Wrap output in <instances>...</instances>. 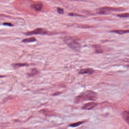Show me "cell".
<instances>
[{
	"label": "cell",
	"mask_w": 129,
	"mask_h": 129,
	"mask_svg": "<svg viewBox=\"0 0 129 129\" xmlns=\"http://www.w3.org/2000/svg\"><path fill=\"white\" fill-rule=\"evenodd\" d=\"M94 72H95V70L92 68H86L80 70L79 72V74H92Z\"/></svg>",
	"instance_id": "6"
},
{
	"label": "cell",
	"mask_w": 129,
	"mask_h": 129,
	"mask_svg": "<svg viewBox=\"0 0 129 129\" xmlns=\"http://www.w3.org/2000/svg\"><path fill=\"white\" fill-rule=\"evenodd\" d=\"M82 123H83V122H76V123H73L71 124L70 125V127H78V126L82 124Z\"/></svg>",
	"instance_id": "15"
},
{
	"label": "cell",
	"mask_w": 129,
	"mask_h": 129,
	"mask_svg": "<svg viewBox=\"0 0 129 129\" xmlns=\"http://www.w3.org/2000/svg\"><path fill=\"white\" fill-rule=\"evenodd\" d=\"M3 25H4L8 26H13V25H12L11 23L8 22L4 23H3Z\"/></svg>",
	"instance_id": "18"
},
{
	"label": "cell",
	"mask_w": 129,
	"mask_h": 129,
	"mask_svg": "<svg viewBox=\"0 0 129 129\" xmlns=\"http://www.w3.org/2000/svg\"><path fill=\"white\" fill-rule=\"evenodd\" d=\"M48 33V31L42 28H37L31 31L25 33L26 35L28 36L37 34H46Z\"/></svg>",
	"instance_id": "4"
},
{
	"label": "cell",
	"mask_w": 129,
	"mask_h": 129,
	"mask_svg": "<svg viewBox=\"0 0 129 129\" xmlns=\"http://www.w3.org/2000/svg\"><path fill=\"white\" fill-rule=\"evenodd\" d=\"M61 93H59V92H57V93H55L54 94H53L54 96H56V95H58L59 94H60Z\"/></svg>",
	"instance_id": "19"
},
{
	"label": "cell",
	"mask_w": 129,
	"mask_h": 129,
	"mask_svg": "<svg viewBox=\"0 0 129 129\" xmlns=\"http://www.w3.org/2000/svg\"><path fill=\"white\" fill-rule=\"evenodd\" d=\"M28 65H29L28 64L26 63H18L13 64L12 66L15 69H17L21 67H25Z\"/></svg>",
	"instance_id": "10"
},
{
	"label": "cell",
	"mask_w": 129,
	"mask_h": 129,
	"mask_svg": "<svg viewBox=\"0 0 129 129\" xmlns=\"http://www.w3.org/2000/svg\"><path fill=\"white\" fill-rule=\"evenodd\" d=\"M42 6L43 4L42 3L40 2L34 3L32 5V7L36 11H40L42 9Z\"/></svg>",
	"instance_id": "7"
},
{
	"label": "cell",
	"mask_w": 129,
	"mask_h": 129,
	"mask_svg": "<svg viewBox=\"0 0 129 129\" xmlns=\"http://www.w3.org/2000/svg\"><path fill=\"white\" fill-rule=\"evenodd\" d=\"M94 48H95V52L97 53H101L103 52V50L101 48V46L98 45H94Z\"/></svg>",
	"instance_id": "13"
},
{
	"label": "cell",
	"mask_w": 129,
	"mask_h": 129,
	"mask_svg": "<svg viewBox=\"0 0 129 129\" xmlns=\"http://www.w3.org/2000/svg\"><path fill=\"white\" fill-rule=\"evenodd\" d=\"M38 72V70L36 68H33V69H32L31 72L29 73L28 75L29 76H35V75L37 74Z\"/></svg>",
	"instance_id": "12"
},
{
	"label": "cell",
	"mask_w": 129,
	"mask_h": 129,
	"mask_svg": "<svg viewBox=\"0 0 129 129\" xmlns=\"http://www.w3.org/2000/svg\"><path fill=\"white\" fill-rule=\"evenodd\" d=\"M70 16H82V15H80V14H77V13H73V12H71L68 14Z\"/></svg>",
	"instance_id": "16"
},
{
	"label": "cell",
	"mask_w": 129,
	"mask_h": 129,
	"mask_svg": "<svg viewBox=\"0 0 129 129\" xmlns=\"http://www.w3.org/2000/svg\"><path fill=\"white\" fill-rule=\"evenodd\" d=\"M57 11L59 14H63L64 13V9L62 8L58 7L57 8Z\"/></svg>",
	"instance_id": "17"
},
{
	"label": "cell",
	"mask_w": 129,
	"mask_h": 129,
	"mask_svg": "<svg viewBox=\"0 0 129 129\" xmlns=\"http://www.w3.org/2000/svg\"><path fill=\"white\" fill-rule=\"evenodd\" d=\"M98 104L94 102H91L87 103L83 105L82 108L83 110H91L95 108Z\"/></svg>",
	"instance_id": "5"
},
{
	"label": "cell",
	"mask_w": 129,
	"mask_h": 129,
	"mask_svg": "<svg viewBox=\"0 0 129 129\" xmlns=\"http://www.w3.org/2000/svg\"><path fill=\"white\" fill-rule=\"evenodd\" d=\"M112 33H116L120 35H123L125 34L129 33V29L128 30H115L111 31Z\"/></svg>",
	"instance_id": "9"
},
{
	"label": "cell",
	"mask_w": 129,
	"mask_h": 129,
	"mask_svg": "<svg viewBox=\"0 0 129 129\" xmlns=\"http://www.w3.org/2000/svg\"><path fill=\"white\" fill-rule=\"evenodd\" d=\"M36 41V39L34 37H31L29 38H26L23 40L22 42L25 43H28L33 42Z\"/></svg>",
	"instance_id": "11"
},
{
	"label": "cell",
	"mask_w": 129,
	"mask_h": 129,
	"mask_svg": "<svg viewBox=\"0 0 129 129\" xmlns=\"http://www.w3.org/2000/svg\"><path fill=\"white\" fill-rule=\"evenodd\" d=\"M117 16L122 18H127L129 17V13H122L117 14Z\"/></svg>",
	"instance_id": "14"
},
{
	"label": "cell",
	"mask_w": 129,
	"mask_h": 129,
	"mask_svg": "<svg viewBox=\"0 0 129 129\" xmlns=\"http://www.w3.org/2000/svg\"><path fill=\"white\" fill-rule=\"evenodd\" d=\"M4 76H0V78H2V77H4Z\"/></svg>",
	"instance_id": "20"
},
{
	"label": "cell",
	"mask_w": 129,
	"mask_h": 129,
	"mask_svg": "<svg viewBox=\"0 0 129 129\" xmlns=\"http://www.w3.org/2000/svg\"><path fill=\"white\" fill-rule=\"evenodd\" d=\"M97 98V94L92 91H87L76 97L74 102L76 104L81 103L85 101H94Z\"/></svg>",
	"instance_id": "1"
},
{
	"label": "cell",
	"mask_w": 129,
	"mask_h": 129,
	"mask_svg": "<svg viewBox=\"0 0 129 129\" xmlns=\"http://www.w3.org/2000/svg\"><path fill=\"white\" fill-rule=\"evenodd\" d=\"M124 10L123 8H114L110 6H104L97 9V12L100 14H107L113 11Z\"/></svg>",
	"instance_id": "3"
},
{
	"label": "cell",
	"mask_w": 129,
	"mask_h": 129,
	"mask_svg": "<svg viewBox=\"0 0 129 129\" xmlns=\"http://www.w3.org/2000/svg\"><path fill=\"white\" fill-rule=\"evenodd\" d=\"M63 40L67 45L72 50L76 51H79L81 46L80 43L75 39L70 36H65L62 39Z\"/></svg>",
	"instance_id": "2"
},
{
	"label": "cell",
	"mask_w": 129,
	"mask_h": 129,
	"mask_svg": "<svg viewBox=\"0 0 129 129\" xmlns=\"http://www.w3.org/2000/svg\"><path fill=\"white\" fill-rule=\"evenodd\" d=\"M122 116L124 120L129 125V111H124L122 113Z\"/></svg>",
	"instance_id": "8"
}]
</instances>
